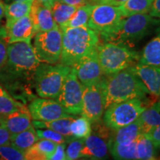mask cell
I'll return each mask as SVG.
<instances>
[{
	"instance_id": "obj_1",
	"label": "cell",
	"mask_w": 160,
	"mask_h": 160,
	"mask_svg": "<svg viewBox=\"0 0 160 160\" xmlns=\"http://www.w3.org/2000/svg\"><path fill=\"white\" fill-rule=\"evenodd\" d=\"M40 63L34 48L30 42L8 44L7 59L0 69V82L7 87L17 85L20 81L33 78Z\"/></svg>"
},
{
	"instance_id": "obj_2",
	"label": "cell",
	"mask_w": 160,
	"mask_h": 160,
	"mask_svg": "<svg viewBox=\"0 0 160 160\" xmlns=\"http://www.w3.org/2000/svg\"><path fill=\"white\" fill-rule=\"evenodd\" d=\"M102 85L105 96V110L114 103L132 99L142 100L148 95H151L130 67L109 75L106 79L103 78Z\"/></svg>"
},
{
	"instance_id": "obj_3",
	"label": "cell",
	"mask_w": 160,
	"mask_h": 160,
	"mask_svg": "<svg viewBox=\"0 0 160 160\" xmlns=\"http://www.w3.org/2000/svg\"><path fill=\"white\" fill-rule=\"evenodd\" d=\"M61 30L62 46L59 62L63 65L72 68L99 45V34L88 26Z\"/></svg>"
},
{
	"instance_id": "obj_4",
	"label": "cell",
	"mask_w": 160,
	"mask_h": 160,
	"mask_svg": "<svg viewBox=\"0 0 160 160\" xmlns=\"http://www.w3.org/2000/svg\"><path fill=\"white\" fill-rule=\"evenodd\" d=\"M71 70V67L62 63H40L33 77L38 96L56 99Z\"/></svg>"
},
{
	"instance_id": "obj_5",
	"label": "cell",
	"mask_w": 160,
	"mask_h": 160,
	"mask_svg": "<svg viewBox=\"0 0 160 160\" xmlns=\"http://www.w3.org/2000/svg\"><path fill=\"white\" fill-rule=\"evenodd\" d=\"M98 58L104 75L109 76L128 68L139 57L137 52L125 45L106 42L97 47Z\"/></svg>"
},
{
	"instance_id": "obj_6",
	"label": "cell",
	"mask_w": 160,
	"mask_h": 160,
	"mask_svg": "<svg viewBox=\"0 0 160 160\" xmlns=\"http://www.w3.org/2000/svg\"><path fill=\"white\" fill-rule=\"evenodd\" d=\"M156 22L157 20L147 13L131 16L122 19L114 30L102 38L105 42L124 45L136 42L145 37Z\"/></svg>"
},
{
	"instance_id": "obj_7",
	"label": "cell",
	"mask_w": 160,
	"mask_h": 160,
	"mask_svg": "<svg viewBox=\"0 0 160 160\" xmlns=\"http://www.w3.org/2000/svg\"><path fill=\"white\" fill-rule=\"evenodd\" d=\"M146 108L139 99L114 103L105 110L103 122L111 130H117L136 121Z\"/></svg>"
},
{
	"instance_id": "obj_8",
	"label": "cell",
	"mask_w": 160,
	"mask_h": 160,
	"mask_svg": "<svg viewBox=\"0 0 160 160\" xmlns=\"http://www.w3.org/2000/svg\"><path fill=\"white\" fill-rule=\"evenodd\" d=\"M62 46V31L59 27L38 32L34 36L33 48L41 62L57 64L59 62Z\"/></svg>"
},
{
	"instance_id": "obj_9",
	"label": "cell",
	"mask_w": 160,
	"mask_h": 160,
	"mask_svg": "<svg viewBox=\"0 0 160 160\" xmlns=\"http://www.w3.org/2000/svg\"><path fill=\"white\" fill-rule=\"evenodd\" d=\"M122 19L119 7L108 5H93L88 27L104 37L113 31Z\"/></svg>"
},
{
	"instance_id": "obj_10",
	"label": "cell",
	"mask_w": 160,
	"mask_h": 160,
	"mask_svg": "<svg viewBox=\"0 0 160 160\" xmlns=\"http://www.w3.org/2000/svg\"><path fill=\"white\" fill-rule=\"evenodd\" d=\"M83 87L82 84L78 79L74 69L71 68L55 100L70 114H80L82 106Z\"/></svg>"
},
{
	"instance_id": "obj_11",
	"label": "cell",
	"mask_w": 160,
	"mask_h": 160,
	"mask_svg": "<svg viewBox=\"0 0 160 160\" xmlns=\"http://www.w3.org/2000/svg\"><path fill=\"white\" fill-rule=\"evenodd\" d=\"M83 86L82 106L80 114L92 123L101 119L105 111V96L102 80Z\"/></svg>"
},
{
	"instance_id": "obj_12",
	"label": "cell",
	"mask_w": 160,
	"mask_h": 160,
	"mask_svg": "<svg viewBox=\"0 0 160 160\" xmlns=\"http://www.w3.org/2000/svg\"><path fill=\"white\" fill-rule=\"evenodd\" d=\"M28 109L32 119L37 121L51 122L73 116L68 113L57 101L48 98H36L29 104Z\"/></svg>"
},
{
	"instance_id": "obj_13",
	"label": "cell",
	"mask_w": 160,
	"mask_h": 160,
	"mask_svg": "<svg viewBox=\"0 0 160 160\" xmlns=\"http://www.w3.org/2000/svg\"><path fill=\"white\" fill-rule=\"evenodd\" d=\"M78 79L83 85L98 82L103 79V72L98 58L97 48L73 66Z\"/></svg>"
},
{
	"instance_id": "obj_14",
	"label": "cell",
	"mask_w": 160,
	"mask_h": 160,
	"mask_svg": "<svg viewBox=\"0 0 160 160\" xmlns=\"http://www.w3.org/2000/svg\"><path fill=\"white\" fill-rule=\"evenodd\" d=\"M5 40L8 44L19 42H30L34 36L36 31L29 15L25 16L11 23L5 24Z\"/></svg>"
},
{
	"instance_id": "obj_15",
	"label": "cell",
	"mask_w": 160,
	"mask_h": 160,
	"mask_svg": "<svg viewBox=\"0 0 160 160\" xmlns=\"http://www.w3.org/2000/svg\"><path fill=\"white\" fill-rule=\"evenodd\" d=\"M130 68L150 93L154 97L160 98V67L137 62Z\"/></svg>"
},
{
	"instance_id": "obj_16",
	"label": "cell",
	"mask_w": 160,
	"mask_h": 160,
	"mask_svg": "<svg viewBox=\"0 0 160 160\" xmlns=\"http://www.w3.org/2000/svg\"><path fill=\"white\" fill-rule=\"evenodd\" d=\"M29 16L33 22L36 33L47 31L59 27L53 19L51 10L39 2L33 0Z\"/></svg>"
},
{
	"instance_id": "obj_17",
	"label": "cell",
	"mask_w": 160,
	"mask_h": 160,
	"mask_svg": "<svg viewBox=\"0 0 160 160\" xmlns=\"http://www.w3.org/2000/svg\"><path fill=\"white\" fill-rule=\"evenodd\" d=\"M1 119L11 135L25 131L33 125L28 107L25 105Z\"/></svg>"
},
{
	"instance_id": "obj_18",
	"label": "cell",
	"mask_w": 160,
	"mask_h": 160,
	"mask_svg": "<svg viewBox=\"0 0 160 160\" xmlns=\"http://www.w3.org/2000/svg\"><path fill=\"white\" fill-rule=\"evenodd\" d=\"M108 154V145L105 139L95 133H91L85 138L80 158L90 159H104Z\"/></svg>"
},
{
	"instance_id": "obj_19",
	"label": "cell",
	"mask_w": 160,
	"mask_h": 160,
	"mask_svg": "<svg viewBox=\"0 0 160 160\" xmlns=\"http://www.w3.org/2000/svg\"><path fill=\"white\" fill-rule=\"evenodd\" d=\"M113 133L110 137L108 145L127 143L135 142L140 136L143 135L141 131V124L139 118L129 125L117 130H112Z\"/></svg>"
},
{
	"instance_id": "obj_20",
	"label": "cell",
	"mask_w": 160,
	"mask_h": 160,
	"mask_svg": "<svg viewBox=\"0 0 160 160\" xmlns=\"http://www.w3.org/2000/svg\"><path fill=\"white\" fill-rule=\"evenodd\" d=\"M76 118L74 116H71L68 117L61 118V119L53 120L51 122L37 121L32 120V125L36 128L39 129H50L60 134L63 135L68 139V142L71 139H74V137L72 135L71 129V124L73 119Z\"/></svg>"
},
{
	"instance_id": "obj_21",
	"label": "cell",
	"mask_w": 160,
	"mask_h": 160,
	"mask_svg": "<svg viewBox=\"0 0 160 160\" xmlns=\"http://www.w3.org/2000/svg\"><path fill=\"white\" fill-rule=\"evenodd\" d=\"M139 119L143 135L160 125V99L150 105V107L146 108L140 114Z\"/></svg>"
},
{
	"instance_id": "obj_22",
	"label": "cell",
	"mask_w": 160,
	"mask_h": 160,
	"mask_svg": "<svg viewBox=\"0 0 160 160\" xmlns=\"http://www.w3.org/2000/svg\"><path fill=\"white\" fill-rule=\"evenodd\" d=\"M139 62L160 67V32L144 48Z\"/></svg>"
},
{
	"instance_id": "obj_23",
	"label": "cell",
	"mask_w": 160,
	"mask_h": 160,
	"mask_svg": "<svg viewBox=\"0 0 160 160\" xmlns=\"http://www.w3.org/2000/svg\"><path fill=\"white\" fill-rule=\"evenodd\" d=\"M39 140L37 131L33 125L25 131L11 135L10 143L20 151L25 152Z\"/></svg>"
},
{
	"instance_id": "obj_24",
	"label": "cell",
	"mask_w": 160,
	"mask_h": 160,
	"mask_svg": "<svg viewBox=\"0 0 160 160\" xmlns=\"http://www.w3.org/2000/svg\"><path fill=\"white\" fill-rule=\"evenodd\" d=\"M33 0L27 2H13L5 4V17L6 24L11 23L18 19L29 15Z\"/></svg>"
},
{
	"instance_id": "obj_25",
	"label": "cell",
	"mask_w": 160,
	"mask_h": 160,
	"mask_svg": "<svg viewBox=\"0 0 160 160\" xmlns=\"http://www.w3.org/2000/svg\"><path fill=\"white\" fill-rule=\"evenodd\" d=\"M153 0H127L119 6L122 17L148 13Z\"/></svg>"
},
{
	"instance_id": "obj_26",
	"label": "cell",
	"mask_w": 160,
	"mask_h": 160,
	"mask_svg": "<svg viewBox=\"0 0 160 160\" xmlns=\"http://www.w3.org/2000/svg\"><path fill=\"white\" fill-rule=\"evenodd\" d=\"M77 9V8L75 6L67 5L58 0H55L51 7L53 19L59 27H61L67 22L73 15Z\"/></svg>"
},
{
	"instance_id": "obj_27",
	"label": "cell",
	"mask_w": 160,
	"mask_h": 160,
	"mask_svg": "<svg viewBox=\"0 0 160 160\" xmlns=\"http://www.w3.org/2000/svg\"><path fill=\"white\" fill-rule=\"evenodd\" d=\"M137 141L127 143L108 145V149L111 155L116 159H137V157H136Z\"/></svg>"
},
{
	"instance_id": "obj_28",
	"label": "cell",
	"mask_w": 160,
	"mask_h": 160,
	"mask_svg": "<svg viewBox=\"0 0 160 160\" xmlns=\"http://www.w3.org/2000/svg\"><path fill=\"white\" fill-rule=\"evenodd\" d=\"M93 6V5H90V4L86 5L85 4L77 8V11L73 13L71 19L59 28H77L88 26V22Z\"/></svg>"
},
{
	"instance_id": "obj_29",
	"label": "cell",
	"mask_w": 160,
	"mask_h": 160,
	"mask_svg": "<svg viewBox=\"0 0 160 160\" xmlns=\"http://www.w3.org/2000/svg\"><path fill=\"white\" fill-rule=\"evenodd\" d=\"M23 105L24 104L15 99L6 88L0 85V118L9 114Z\"/></svg>"
},
{
	"instance_id": "obj_30",
	"label": "cell",
	"mask_w": 160,
	"mask_h": 160,
	"mask_svg": "<svg viewBox=\"0 0 160 160\" xmlns=\"http://www.w3.org/2000/svg\"><path fill=\"white\" fill-rule=\"evenodd\" d=\"M154 145L145 135L140 136L137 141L136 157L137 159L151 160L155 159Z\"/></svg>"
},
{
	"instance_id": "obj_31",
	"label": "cell",
	"mask_w": 160,
	"mask_h": 160,
	"mask_svg": "<svg viewBox=\"0 0 160 160\" xmlns=\"http://www.w3.org/2000/svg\"><path fill=\"white\" fill-rule=\"evenodd\" d=\"M71 132L75 138L88 137L91 133V123L87 118L82 116L79 118H75L71 124Z\"/></svg>"
},
{
	"instance_id": "obj_32",
	"label": "cell",
	"mask_w": 160,
	"mask_h": 160,
	"mask_svg": "<svg viewBox=\"0 0 160 160\" xmlns=\"http://www.w3.org/2000/svg\"><path fill=\"white\" fill-rule=\"evenodd\" d=\"M25 152L20 151L11 143L0 146V160H23Z\"/></svg>"
},
{
	"instance_id": "obj_33",
	"label": "cell",
	"mask_w": 160,
	"mask_h": 160,
	"mask_svg": "<svg viewBox=\"0 0 160 160\" xmlns=\"http://www.w3.org/2000/svg\"><path fill=\"white\" fill-rule=\"evenodd\" d=\"M84 138H74L68 142V147L65 148L66 159L74 160L80 158V153L82 149Z\"/></svg>"
},
{
	"instance_id": "obj_34",
	"label": "cell",
	"mask_w": 160,
	"mask_h": 160,
	"mask_svg": "<svg viewBox=\"0 0 160 160\" xmlns=\"http://www.w3.org/2000/svg\"><path fill=\"white\" fill-rule=\"evenodd\" d=\"M58 144L53 142L51 140L39 139L33 147L45 157L46 159H49L50 157L54 153Z\"/></svg>"
},
{
	"instance_id": "obj_35",
	"label": "cell",
	"mask_w": 160,
	"mask_h": 160,
	"mask_svg": "<svg viewBox=\"0 0 160 160\" xmlns=\"http://www.w3.org/2000/svg\"><path fill=\"white\" fill-rule=\"evenodd\" d=\"M39 139H48L51 140L57 144L67 143L68 139L63 135L60 134L50 129H39L36 130Z\"/></svg>"
},
{
	"instance_id": "obj_36",
	"label": "cell",
	"mask_w": 160,
	"mask_h": 160,
	"mask_svg": "<svg viewBox=\"0 0 160 160\" xmlns=\"http://www.w3.org/2000/svg\"><path fill=\"white\" fill-rule=\"evenodd\" d=\"M8 45L5 40V28H0V69L5 65L8 57Z\"/></svg>"
},
{
	"instance_id": "obj_37",
	"label": "cell",
	"mask_w": 160,
	"mask_h": 160,
	"mask_svg": "<svg viewBox=\"0 0 160 160\" xmlns=\"http://www.w3.org/2000/svg\"><path fill=\"white\" fill-rule=\"evenodd\" d=\"M91 125H93V127L91 126V128L97 133L95 134L99 136L102 139H108L110 128L104 123V122H102L101 119H99L92 122Z\"/></svg>"
},
{
	"instance_id": "obj_38",
	"label": "cell",
	"mask_w": 160,
	"mask_h": 160,
	"mask_svg": "<svg viewBox=\"0 0 160 160\" xmlns=\"http://www.w3.org/2000/svg\"><path fill=\"white\" fill-rule=\"evenodd\" d=\"M145 135L151 140L156 148H160V125L156 126Z\"/></svg>"
},
{
	"instance_id": "obj_39",
	"label": "cell",
	"mask_w": 160,
	"mask_h": 160,
	"mask_svg": "<svg viewBox=\"0 0 160 160\" xmlns=\"http://www.w3.org/2000/svg\"><path fill=\"white\" fill-rule=\"evenodd\" d=\"M11 134L0 118V146L10 144Z\"/></svg>"
},
{
	"instance_id": "obj_40",
	"label": "cell",
	"mask_w": 160,
	"mask_h": 160,
	"mask_svg": "<svg viewBox=\"0 0 160 160\" xmlns=\"http://www.w3.org/2000/svg\"><path fill=\"white\" fill-rule=\"evenodd\" d=\"M66 143L58 144L54 153L50 157V160H65L66 159L65 155Z\"/></svg>"
},
{
	"instance_id": "obj_41",
	"label": "cell",
	"mask_w": 160,
	"mask_h": 160,
	"mask_svg": "<svg viewBox=\"0 0 160 160\" xmlns=\"http://www.w3.org/2000/svg\"><path fill=\"white\" fill-rule=\"evenodd\" d=\"M92 2L95 3V5L102 4V5H108L112 6H119L125 3L127 0H91Z\"/></svg>"
},
{
	"instance_id": "obj_42",
	"label": "cell",
	"mask_w": 160,
	"mask_h": 160,
	"mask_svg": "<svg viewBox=\"0 0 160 160\" xmlns=\"http://www.w3.org/2000/svg\"><path fill=\"white\" fill-rule=\"evenodd\" d=\"M149 13L151 17L160 18V0H153Z\"/></svg>"
},
{
	"instance_id": "obj_43",
	"label": "cell",
	"mask_w": 160,
	"mask_h": 160,
	"mask_svg": "<svg viewBox=\"0 0 160 160\" xmlns=\"http://www.w3.org/2000/svg\"><path fill=\"white\" fill-rule=\"evenodd\" d=\"M58 1L67 4V5L75 6L77 8L85 5L86 3V0H58Z\"/></svg>"
},
{
	"instance_id": "obj_44",
	"label": "cell",
	"mask_w": 160,
	"mask_h": 160,
	"mask_svg": "<svg viewBox=\"0 0 160 160\" xmlns=\"http://www.w3.org/2000/svg\"><path fill=\"white\" fill-rule=\"evenodd\" d=\"M5 17V3L0 0V22Z\"/></svg>"
},
{
	"instance_id": "obj_45",
	"label": "cell",
	"mask_w": 160,
	"mask_h": 160,
	"mask_svg": "<svg viewBox=\"0 0 160 160\" xmlns=\"http://www.w3.org/2000/svg\"><path fill=\"white\" fill-rule=\"evenodd\" d=\"M38 1L42 4V5L46 6V7L50 8H51V7L52 6V5H53V2H54L55 0H38Z\"/></svg>"
},
{
	"instance_id": "obj_46",
	"label": "cell",
	"mask_w": 160,
	"mask_h": 160,
	"mask_svg": "<svg viewBox=\"0 0 160 160\" xmlns=\"http://www.w3.org/2000/svg\"><path fill=\"white\" fill-rule=\"evenodd\" d=\"M12 1V2H27V1H30V0H11Z\"/></svg>"
}]
</instances>
